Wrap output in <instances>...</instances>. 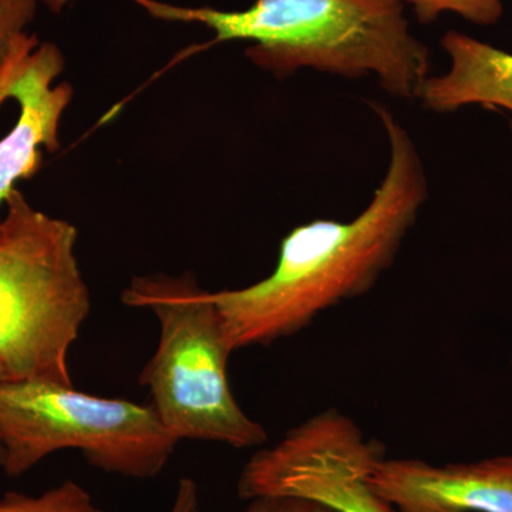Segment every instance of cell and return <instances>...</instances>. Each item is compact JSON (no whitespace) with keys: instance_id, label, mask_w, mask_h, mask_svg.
Returning a JSON list of instances; mask_svg holds the SVG:
<instances>
[{"instance_id":"12","label":"cell","mask_w":512,"mask_h":512,"mask_svg":"<svg viewBox=\"0 0 512 512\" xmlns=\"http://www.w3.org/2000/svg\"><path fill=\"white\" fill-rule=\"evenodd\" d=\"M42 0H0V70L13 43L35 22Z\"/></svg>"},{"instance_id":"15","label":"cell","mask_w":512,"mask_h":512,"mask_svg":"<svg viewBox=\"0 0 512 512\" xmlns=\"http://www.w3.org/2000/svg\"><path fill=\"white\" fill-rule=\"evenodd\" d=\"M2 380H5V370H3L2 363H0V382H2ZM2 460H3V448H2V444H0V464H2Z\"/></svg>"},{"instance_id":"5","label":"cell","mask_w":512,"mask_h":512,"mask_svg":"<svg viewBox=\"0 0 512 512\" xmlns=\"http://www.w3.org/2000/svg\"><path fill=\"white\" fill-rule=\"evenodd\" d=\"M178 443L151 403L42 380L0 382V467L6 476H23L57 451L77 450L104 473L148 480L164 470Z\"/></svg>"},{"instance_id":"2","label":"cell","mask_w":512,"mask_h":512,"mask_svg":"<svg viewBox=\"0 0 512 512\" xmlns=\"http://www.w3.org/2000/svg\"><path fill=\"white\" fill-rule=\"evenodd\" d=\"M134 2L157 19L207 26L215 42L247 40L245 56L278 77L301 69L376 76L384 92L404 99L429 77V49L410 32L400 0H255L244 10Z\"/></svg>"},{"instance_id":"8","label":"cell","mask_w":512,"mask_h":512,"mask_svg":"<svg viewBox=\"0 0 512 512\" xmlns=\"http://www.w3.org/2000/svg\"><path fill=\"white\" fill-rule=\"evenodd\" d=\"M370 485L399 512H512V454L444 466L386 458Z\"/></svg>"},{"instance_id":"14","label":"cell","mask_w":512,"mask_h":512,"mask_svg":"<svg viewBox=\"0 0 512 512\" xmlns=\"http://www.w3.org/2000/svg\"><path fill=\"white\" fill-rule=\"evenodd\" d=\"M168 512H201L200 491L192 478L184 477L178 481L173 505Z\"/></svg>"},{"instance_id":"11","label":"cell","mask_w":512,"mask_h":512,"mask_svg":"<svg viewBox=\"0 0 512 512\" xmlns=\"http://www.w3.org/2000/svg\"><path fill=\"white\" fill-rule=\"evenodd\" d=\"M413 6L420 23L434 22L441 13L451 12L476 25H494L504 12L503 0H400Z\"/></svg>"},{"instance_id":"4","label":"cell","mask_w":512,"mask_h":512,"mask_svg":"<svg viewBox=\"0 0 512 512\" xmlns=\"http://www.w3.org/2000/svg\"><path fill=\"white\" fill-rule=\"evenodd\" d=\"M77 228L15 188L0 217V363L5 380L73 386L69 356L92 312Z\"/></svg>"},{"instance_id":"7","label":"cell","mask_w":512,"mask_h":512,"mask_svg":"<svg viewBox=\"0 0 512 512\" xmlns=\"http://www.w3.org/2000/svg\"><path fill=\"white\" fill-rule=\"evenodd\" d=\"M63 69L59 47L26 32L15 40L0 70V106L15 99L20 107L15 126L0 138V207L18 181L40 170L42 147L50 153L60 148V121L73 97L72 84H53Z\"/></svg>"},{"instance_id":"18","label":"cell","mask_w":512,"mask_h":512,"mask_svg":"<svg viewBox=\"0 0 512 512\" xmlns=\"http://www.w3.org/2000/svg\"><path fill=\"white\" fill-rule=\"evenodd\" d=\"M512 127V126H511Z\"/></svg>"},{"instance_id":"16","label":"cell","mask_w":512,"mask_h":512,"mask_svg":"<svg viewBox=\"0 0 512 512\" xmlns=\"http://www.w3.org/2000/svg\"><path fill=\"white\" fill-rule=\"evenodd\" d=\"M399 512V511H397ZM427 512H457V511H427Z\"/></svg>"},{"instance_id":"17","label":"cell","mask_w":512,"mask_h":512,"mask_svg":"<svg viewBox=\"0 0 512 512\" xmlns=\"http://www.w3.org/2000/svg\"><path fill=\"white\" fill-rule=\"evenodd\" d=\"M511 365H512V359H511Z\"/></svg>"},{"instance_id":"13","label":"cell","mask_w":512,"mask_h":512,"mask_svg":"<svg viewBox=\"0 0 512 512\" xmlns=\"http://www.w3.org/2000/svg\"><path fill=\"white\" fill-rule=\"evenodd\" d=\"M245 512H336L298 498L265 497L249 501Z\"/></svg>"},{"instance_id":"1","label":"cell","mask_w":512,"mask_h":512,"mask_svg":"<svg viewBox=\"0 0 512 512\" xmlns=\"http://www.w3.org/2000/svg\"><path fill=\"white\" fill-rule=\"evenodd\" d=\"M390 144L382 184L350 222L316 220L281 242L274 272L241 289L211 292L232 350L296 335L339 303L365 295L393 264L427 200L421 158L393 114L373 104Z\"/></svg>"},{"instance_id":"6","label":"cell","mask_w":512,"mask_h":512,"mask_svg":"<svg viewBox=\"0 0 512 512\" xmlns=\"http://www.w3.org/2000/svg\"><path fill=\"white\" fill-rule=\"evenodd\" d=\"M384 460L382 443L366 440L345 414L326 410L255 453L239 474L237 494L247 501L298 498L336 512H397L370 485Z\"/></svg>"},{"instance_id":"3","label":"cell","mask_w":512,"mask_h":512,"mask_svg":"<svg viewBox=\"0 0 512 512\" xmlns=\"http://www.w3.org/2000/svg\"><path fill=\"white\" fill-rule=\"evenodd\" d=\"M128 308L146 309L160 326L156 352L140 373L165 429L178 441L234 448L264 446L265 427L244 412L228 377L229 345L211 292L192 274L136 276L121 293Z\"/></svg>"},{"instance_id":"10","label":"cell","mask_w":512,"mask_h":512,"mask_svg":"<svg viewBox=\"0 0 512 512\" xmlns=\"http://www.w3.org/2000/svg\"><path fill=\"white\" fill-rule=\"evenodd\" d=\"M0 512H103L92 494L73 480L50 488L40 495L10 491L0 498Z\"/></svg>"},{"instance_id":"9","label":"cell","mask_w":512,"mask_h":512,"mask_svg":"<svg viewBox=\"0 0 512 512\" xmlns=\"http://www.w3.org/2000/svg\"><path fill=\"white\" fill-rule=\"evenodd\" d=\"M441 46L450 69L421 84L417 97L427 109L453 113L478 104L512 113V53L454 30L444 35Z\"/></svg>"}]
</instances>
